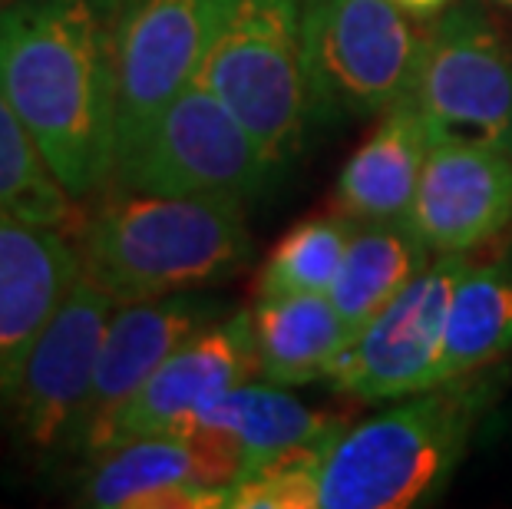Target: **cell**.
Returning a JSON list of instances; mask_svg holds the SVG:
<instances>
[{
  "mask_svg": "<svg viewBox=\"0 0 512 509\" xmlns=\"http://www.w3.org/2000/svg\"><path fill=\"white\" fill-rule=\"evenodd\" d=\"M0 93L73 199L116 176L113 0L0 7Z\"/></svg>",
  "mask_w": 512,
  "mask_h": 509,
  "instance_id": "obj_1",
  "label": "cell"
},
{
  "mask_svg": "<svg viewBox=\"0 0 512 509\" xmlns=\"http://www.w3.org/2000/svg\"><path fill=\"white\" fill-rule=\"evenodd\" d=\"M252 252L242 199L149 196L106 202L80 232L83 275L116 305L182 295L235 275Z\"/></svg>",
  "mask_w": 512,
  "mask_h": 509,
  "instance_id": "obj_2",
  "label": "cell"
},
{
  "mask_svg": "<svg viewBox=\"0 0 512 509\" xmlns=\"http://www.w3.org/2000/svg\"><path fill=\"white\" fill-rule=\"evenodd\" d=\"M301 14L304 0H225L195 77L275 166L298 153L314 119Z\"/></svg>",
  "mask_w": 512,
  "mask_h": 509,
  "instance_id": "obj_3",
  "label": "cell"
},
{
  "mask_svg": "<svg viewBox=\"0 0 512 509\" xmlns=\"http://www.w3.org/2000/svg\"><path fill=\"white\" fill-rule=\"evenodd\" d=\"M466 404L456 394H413L341 430L318 463V509H407L450 476L463 450Z\"/></svg>",
  "mask_w": 512,
  "mask_h": 509,
  "instance_id": "obj_4",
  "label": "cell"
},
{
  "mask_svg": "<svg viewBox=\"0 0 512 509\" xmlns=\"http://www.w3.org/2000/svg\"><path fill=\"white\" fill-rule=\"evenodd\" d=\"M314 116H384L410 103L423 34L394 0H304Z\"/></svg>",
  "mask_w": 512,
  "mask_h": 509,
  "instance_id": "obj_5",
  "label": "cell"
},
{
  "mask_svg": "<svg viewBox=\"0 0 512 509\" xmlns=\"http://www.w3.org/2000/svg\"><path fill=\"white\" fill-rule=\"evenodd\" d=\"M275 162L209 86L192 80L116 159V182L149 196H235L265 186Z\"/></svg>",
  "mask_w": 512,
  "mask_h": 509,
  "instance_id": "obj_6",
  "label": "cell"
},
{
  "mask_svg": "<svg viewBox=\"0 0 512 509\" xmlns=\"http://www.w3.org/2000/svg\"><path fill=\"white\" fill-rule=\"evenodd\" d=\"M113 311V295L80 275L47 328L30 344L17 377L0 394L10 424L27 447L43 453L80 440L86 397Z\"/></svg>",
  "mask_w": 512,
  "mask_h": 509,
  "instance_id": "obj_7",
  "label": "cell"
},
{
  "mask_svg": "<svg viewBox=\"0 0 512 509\" xmlns=\"http://www.w3.org/2000/svg\"><path fill=\"white\" fill-rule=\"evenodd\" d=\"M410 103L433 136L476 139L512 153V50L473 7L440 17L423 34Z\"/></svg>",
  "mask_w": 512,
  "mask_h": 509,
  "instance_id": "obj_8",
  "label": "cell"
},
{
  "mask_svg": "<svg viewBox=\"0 0 512 509\" xmlns=\"http://www.w3.org/2000/svg\"><path fill=\"white\" fill-rule=\"evenodd\" d=\"M466 265L463 255H440L377 311L337 357L328 377L337 391L380 404L440 387L446 314Z\"/></svg>",
  "mask_w": 512,
  "mask_h": 509,
  "instance_id": "obj_9",
  "label": "cell"
},
{
  "mask_svg": "<svg viewBox=\"0 0 512 509\" xmlns=\"http://www.w3.org/2000/svg\"><path fill=\"white\" fill-rule=\"evenodd\" d=\"M225 0H113L116 159L199 77Z\"/></svg>",
  "mask_w": 512,
  "mask_h": 509,
  "instance_id": "obj_10",
  "label": "cell"
},
{
  "mask_svg": "<svg viewBox=\"0 0 512 509\" xmlns=\"http://www.w3.org/2000/svg\"><path fill=\"white\" fill-rule=\"evenodd\" d=\"M252 374H258L255 314L238 311L232 318L212 321L172 351L143 387L83 443V450L100 457L126 440L182 433L212 400L245 384Z\"/></svg>",
  "mask_w": 512,
  "mask_h": 509,
  "instance_id": "obj_11",
  "label": "cell"
},
{
  "mask_svg": "<svg viewBox=\"0 0 512 509\" xmlns=\"http://www.w3.org/2000/svg\"><path fill=\"white\" fill-rule=\"evenodd\" d=\"M410 225L433 255H466L512 225V153L433 136Z\"/></svg>",
  "mask_w": 512,
  "mask_h": 509,
  "instance_id": "obj_12",
  "label": "cell"
},
{
  "mask_svg": "<svg viewBox=\"0 0 512 509\" xmlns=\"http://www.w3.org/2000/svg\"><path fill=\"white\" fill-rule=\"evenodd\" d=\"M238 467L192 433H156L100 453L83 503L100 509H215L228 506Z\"/></svg>",
  "mask_w": 512,
  "mask_h": 509,
  "instance_id": "obj_13",
  "label": "cell"
},
{
  "mask_svg": "<svg viewBox=\"0 0 512 509\" xmlns=\"http://www.w3.org/2000/svg\"><path fill=\"white\" fill-rule=\"evenodd\" d=\"M219 318V301L189 295V291L119 305V311H113L110 324H106V338L100 348V361H96L76 443L90 440L172 351L182 348L185 341Z\"/></svg>",
  "mask_w": 512,
  "mask_h": 509,
  "instance_id": "obj_14",
  "label": "cell"
},
{
  "mask_svg": "<svg viewBox=\"0 0 512 509\" xmlns=\"http://www.w3.org/2000/svg\"><path fill=\"white\" fill-rule=\"evenodd\" d=\"M80 275L70 235L0 212V394Z\"/></svg>",
  "mask_w": 512,
  "mask_h": 509,
  "instance_id": "obj_15",
  "label": "cell"
},
{
  "mask_svg": "<svg viewBox=\"0 0 512 509\" xmlns=\"http://www.w3.org/2000/svg\"><path fill=\"white\" fill-rule=\"evenodd\" d=\"M182 433L222 450L238 467V480L301 447L341 433L328 414L308 407L281 384H238L212 400Z\"/></svg>",
  "mask_w": 512,
  "mask_h": 509,
  "instance_id": "obj_16",
  "label": "cell"
},
{
  "mask_svg": "<svg viewBox=\"0 0 512 509\" xmlns=\"http://www.w3.org/2000/svg\"><path fill=\"white\" fill-rule=\"evenodd\" d=\"M430 139L413 103L384 113L337 179V212L351 222H410Z\"/></svg>",
  "mask_w": 512,
  "mask_h": 509,
  "instance_id": "obj_17",
  "label": "cell"
},
{
  "mask_svg": "<svg viewBox=\"0 0 512 509\" xmlns=\"http://www.w3.org/2000/svg\"><path fill=\"white\" fill-rule=\"evenodd\" d=\"M255 314L258 374L271 384L301 387L331 377L354 341L331 295L261 298Z\"/></svg>",
  "mask_w": 512,
  "mask_h": 509,
  "instance_id": "obj_18",
  "label": "cell"
},
{
  "mask_svg": "<svg viewBox=\"0 0 512 509\" xmlns=\"http://www.w3.org/2000/svg\"><path fill=\"white\" fill-rule=\"evenodd\" d=\"M430 255L433 252L410 222L357 225L347 242L341 275L328 291L351 334L361 331L377 311H384L430 265Z\"/></svg>",
  "mask_w": 512,
  "mask_h": 509,
  "instance_id": "obj_19",
  "label": "cell"
},
{
  "mask_svg": "<svg viewBox=\"0 0 512 509\" xmlns=\"http://www.w3.org/2000/svg\"><path fill=\"white\" fill-rule=\"evenodd\" d=\"M512 348V265H466L453 288L440 384L476 371Z\"/></svg>",
  "mask_w": 512,
  "mask_h": 509,
  "instance_id": "obj_20",
  "label": "cell"
},
{
  "mask_svg": "<svg viewBox=\"0 0 512 509\" xmlns=\"http://www.w3.org/2000/svg\"><path fill=\"white\" fill-rule=\"evenodd\" d=\"M76 202L80 199L53 176L30 129L0 93V212L63 235H80L86 219Z\"/></svg>",
  "mask_w": 512,
  "mask_h": 509,
  "instance_id": "obj_21",
  "label": "cell"
},
{
  "mask_svg": "<svg viewBox=\"0 0 512 509\" xmlns=\"http://www.w3.org/2000/svg\"><path fill=\"white\" fill-rule=\"evenodd\" d=\"M351 232L354 222L344 215H318V219L298 222L268 255L258 295H328L341 275Z\"/></svg>",
  "mask_w": 512,
  "mask_h": 509,
  "instance_id": "obj_22",
  "label": "cell"
},
{
  "mask_svg": "<svg viewBox=\"0 0 512 509\" xmlns=\"http://www.w3.org/2000/svg\"><path fill=\"white\" fill-rule=\"evenodd\" d=\"M334 440V437H331ZM331 440L301 447L268 467L235 480L228 490L232 509H318V463Z\"/></svg>",
  "mask_w": 512,
  "mask_h": 509,
  "instance_id": "obj_23",
  "label": "cell"
},
{
  "mask_svg": "<svg viewBox=\"0 0 512 509\" xmlns=\"http://www.w3.org/2000/svg\"><path fill=\"white\" fill-rule=\"evenodd\" d=\"M394 4H400L413 17H433V14H440L450 0H394Z\"/></svg>",
  "mask_w": 512,
  "mask_h": 509,
  "instance_id": "obj_24",
  "label": "cell"
},
{
  "mask_svg": "<svg viewBox=\"0 0 512 509\" xmlns=\"http://www.w3.org/2000/svg\"><path fill=\"white\" fill-rule=\"evenodd\" d=\"M499 4H506V7H512V0H499Z\"/></svg>",
  "mask_w": 512,
  "mask_h": 509,
  "instance_id": "obj_25",
  "label": "cell"
}]
</instances>
